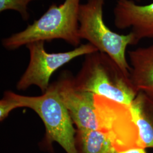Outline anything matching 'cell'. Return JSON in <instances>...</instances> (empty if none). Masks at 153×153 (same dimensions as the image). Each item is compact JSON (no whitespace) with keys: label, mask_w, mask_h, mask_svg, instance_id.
I'll use <instances>...</instances> for the list:
<instances>
[{"label":"cell","mask_w":153,"mask_h":153,"mask_svg":"<svg viewBox=\"0 0 153 153\" xmlns=\"http://www.w3.org/2000/svg\"><path fill=\"white\" fill-rule=\"evenodd\" d=\"M74 81L81 90L129 105L138 93L130 78L108 55L99 51L85 56Z\"/></svg>","instance_id":"cell-3"},{"label":"cell","mask_w":153,"mask_h":153,"mask_svg":"<svg viewBox=\"0 0 153 153\" xmlns=\"http://www.w3.org/2000/svg\"><path fill=\"white\" fill-rule=\"evenodd\" d=\"M4 95L11 99L16 108L27 107L34 111L43 121L45 127L44 148L52 150L53 142L58 143L66 153H78L76 146V129L73 121L61 101L54 84L42 95L27 97L11 91Z\"/></svg>","instance_id":"cell-2"},{"label":"cell","mask_w":153,"mask_h":153,"mask_svg":"<svg viewBox=\"0 0 153 153\" xmlns=\"http://www.w3.org/2000/svg\"><path fill=\"white\" fill-rule=\"evenodd\" d=\"M130 107L143 148H153V99L140 91Z\"/></svg>","instance_id":"cell-10"},{"label":"cell","mask_w":153,"mask_h":153,"mask_svg":"<svg viewBox=\"0 0 153 153\" xmlns=\"http://www.w3.org/2000/svg\"><path fill=\"white\" fill-rule=\"evenodd\" d=\"M76 146L78 153H113L109 138L100 130L76 129Z\"/></svg>","instance_id":"cell-11"},{"label":"cell","mask_w":153,"mask_h":153,"mask_svg":"<svg viewBox=\"0 0 153 153\" xmlns=\"http://www.w3.org/2000/svg\"><path fill=\"white\" fill-rule=\"evenodd\" d=\"M45 43L36 42L26 46L29 51L30 61L16 84L18 90H25L35 85L44 94L49 88L51 77L57 70L76 57L98 51L92 44L88 43L69 51L49 53L45 49Z\"/></svg>","instance_id":"cell-5"},{"label":"cell","mask_w":153,"mask_h":153,"mask_svg":"<svg viewBox=\"0 0 153 153\" xmlns=\"http://www.w3.org/2000/svg\"><path fill=\"white\" fill-rule=\"evenodd\" d=\"M133 1H134L135 2H140V1H141V0H133Z\"/></svg>","instance_id":"cell-15"},{"label":"cell","mask_w":153,"mask_h":153,"mask_svg":"<svg viewBox=\"0 0 153 153\" xmlns=\"http://www.w3.org/2000/svg\"><path fill=\"white\" fill-rule=\"evenodd\" d=\"M54 85L77 129H99L94 94L78 88L74 78L68 73Z\"/></svg>","instance_id":"cell-7"},{"label":"cell","mask_w":153,"mask_h":153,"mask_svg":"<svg viewBox=\"0 0 153 153\" xmlns=\"http://www.w3.org/2000/svg\"><path fill=\"white\" fill-rule=\"evenodd\" d=\"M95 103L99 130L107 134L115 151L143 148L130 105L97 95Z\"/></svg>","instance_id":"cell-6"},{"label":"cell","mask_w":153,"mask_h":153,"mask_svg":"<svg viewBox=\"0 0 153 153\" xmlns=\"http://www.w3.org/2000/svg\"><path fill=\"white\" fill-rule=\"evenodd\" d=\"M81 0H64L49 6L47 10L23 30L2 40V45L14 51L36 42L65 41L76 48L81 45L79 35V11Z\"/></svg>","instance_id":"cell-1"},{"label":"cell","mask_w":153,"mask_h":153,"mask_svg":"<svg viewBox=\"0 0 153 153\" xmlns=\"http://www.w3.org/2000/svg\"><path fill=\"white\" fill-rule=\"evenodd\" d=\"M16 109L13 101L4 95V98L0 102V120L3 121L8 116L14 109Z\"/></svg>","instance_id":"cell-13"},{"label":"cell","mask_w":153,"mask_h":153,"mask_svg":"<svg viewBox=\"0 0 153 153\" xmlns=\"http://www.w3.org/2000/svg\"><path fill=\"white\" fill-rule=\"evenodd\" d=\"M113 153H148L146 151V149L143 148H136L127 150L122 152H116L115 150H114Z\"/></svg>","instance_id":"cell-14"},{"label":"cell","mask_w":153,"mask_h":153,"mask_svg":"<svg viewBox=\"0 0 153 153\" xmlns=\"http://www.w3.org/2000/svg\"><path fill=\"white\" fill-rule=\"evenodd\" d=\"M105 0H88L81 4L79 11V35L88 40L99 52L115 62L126 76L129 77L131 66L126 57L128 46L136 45L131 32L119 34L111 30L104 21Z\"/></svg>","instance_id":"cell-4"},{"label":"cell","mask_w":153,"mask_h":153,"mask_svg":"<svg viewBox=\"0 0 153 153\" xmlns=\"http://www.w3.org/2000/svg\"><path fill=\"white\" fill-rule=\"evenodd\" d=\"M114 15L115 27L131 28L137 44L144 39H153V2L141 5L133 0H117Z\"/></svg>","instance_id":"cell-8"},{"label":"cell","mask_w":153,"mask_h":153,"mask_svg":"<svg viewBox=\"0 0 153 153\" xmlns=\"http://www.w3.org/2000/svg\"><path fill=\"white\" fill-rule=\"evenodd\" d=\"M34 1L38 0H0V12L7 10L17 11L22 19L26 21L30 18L28 5Z\"/></svg>","instance_id":"cell-12"},{"label":"cell","mask_w":153,"mask_h":153,"mask_svg":"<svg viewBox=\"0 0 153 153\" xmlns=\"http://www.w3.org/2000/svg\"><path fill=\"white\" fill-rule=\"evenodd\" d=\"M129 78L137 93L153 99V44L129 51Z\"/></svg>","instance_id":"cell-9"}]
</instances>
